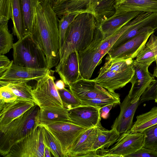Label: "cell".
<instances>
[{"label": "cell", "mask_w": 157, "mask_h": 157, "mask_svg": "<svg viewBox=\"0 0 157 157\" xmlns=\"http://www.w3.org/2000/svg\"><path fill=\"white\" fill-rule=\"evenodd\" d=\"M58 19L50 2L41 0L36 9L32 35L44 52L49 70L59 61Z\"/></svg>", "instance_id": "1"}, {"label": "cell", "mask_w": 157, "mask_h": 157, "mask_svg": "<svg viewBox=\"0 0 157 157\" xmlns=\"http://www.w3.org/2000/svg\"><path fill=\"white\" fill-rule=\"evenodd\" d=\"M97 27L94 16L88 13H79L69 26L63 43L60 48L59 61L55 70L59 68L69 55L87 48L92 42Z\"/></svg>", "instance_id": "2"}, {"label": "cell", "mask_w": 157, "mask_h": 157, "mask_svg": "<svg viewBox=\"0 0 157 157\" xmlns=\"http://www.w3.org/2000/svg\"><path fill=\"white\" fill-rule=\"evenodd\" d=\"M40 107L36 104L10 123L0 126V154L5 157L11 147L31 133L38 124Z\"/></svg>", "instance_id": "3"}, {"label": "cell", "mask_w": 157, "mask_h": 157, "mask_svg": "<svg viewBox=\"0 0 157 157\" xmlns=\"http://www.w3.org/2000/svg\"><path fill=\"white\" fill-rule=\"evenodd\" d=\"M81 105L100 108L110 104L121 103L119 94L111 92L98 84L93 79L83 78L71 83L68 86Z\"/></svg>", "instance_id": "4"}, {"label": "cell", "mask_w": 157, "mask_h": 157, "mask_svg": "<svg viewBox=\"0 0 157 157\" xmlns=\"http://www.w3.org/2000/svg\"><path fill=\"white\" fill-rule=\"evenodd\" d=\"M134 71L128 59H111L106 57L98 76L93 80L111 92L124 86L130 81Z\"/></svg>", "instance_id": "5"}, {"label": "cell", "mask_w": 157, "mask_h": 157, "mask_svg": "<svg viewBox=\"0 0 157 157\" xmlns=\"http://www.w3.org/2000/svg\"><path fill=\"white\" fill-rule=\"evenodd\" d=\"M13 49L15 64L34 69L48 68L45 53L32 35L18 40L13 44Z\"/></svg>", "instance_id": "6"}, {"label": "cell", "mask_w": 157, "mask_h": 157, "mask_svg": "<svg viewBox=\"0 0 157 157\" xmlns=\"http://www.w3.org/2000/svg\"><path fill=\"white\" fill-rule=\"evenodd\" d=\"M45 146L44 126L38 124L14 145L5 157H44Z\"/></svg>", "instance_id": "7"}, {"label": "cell", "mask_w": 157, "mask_h": 157, "mask_svg": "<svg viewBox=\"0 0 157 157\" xmlns=\"http://www.w3.org/2000/svg\"><path fill=\"white\" fill-rule=\"evenodd\" d=\"M50 70L45 76L38 80L33 94L36 104L40 107H64L58 90L56 88L53 73Z\"/></svg>", "instance_id": "8"}, {"label": "cell", "mask_w": 157, "mask_h": 157, "mask_svg": "<svg viewBox=\"0 0 157 157\" xmlns=\"http://www.w3.org/2000/svg\"><path fill=\"white\" fill-rule=\"evenodd\" d=\"M143 132H133L131 130L121 135L116 144L109 149L99 150L102 157H126L143 147Z\"/></svg>", "instance_id": "9"}, {"label": "cell", "mask_w": 157, "mask_h": 157, "mask_svg": "<svg viewBox=\"0 0 157 157\" xmlns=\"http://www.w3.org/2000/svg\"><path fill=\"white\" fill-rule=\"evenodd\" d=\"M45 125L58 140L65 157L78 137L86 128L71 122H59Z\"/></svg>", "instance_id": "10"}, {"label": "cell", "mask_w": 157, "mask_h": 157, "mask_svg": "<svg viewBox=\"0 0 157 157\" xmlns=\"http://www.w3.org/2000/svg\"><path fill=\"white\" fill-rule=\"evenodd\" d=\"M134 20L133 24L119 38L110 49L120 46L138 34L155 31L157 29V13L141 12Z\"/></svg>", "instance_id": "11"}, {"label": "cell", "mask_w": 157, "mask_h": 157, "mask_svg": "<svg viewBox=\"0 0 157 157\" xmlns=\"http://www.w3.org/2000/svg\"><path fill=\"white\" fill-rule=\"evenodd\" d=\"M154 32H147L137 35L120 46L110 49L107 56L111 59H133L136 57Z\"/></svg>", "instance_id": "12"}, {"label": "cell", "mask_w": 157, "mask_h": 157, "mask_svg": "<svg viewBox=\"0 0 157 157\" xmlns=\"http://www.w3.org/2000/svg\"><path fill=\"white\" fill-rule=\"evenodd\" d=\"M100 108L99 107L81 105L67 109L70 122L86 129L102 127Z\"/></svg>", "instance_id": "13"}, {"label": "cell", "mask_w": 157, "mask_h": 157, "mask_svg": "<svg viewBox=\"0 0 157 157\" xmlns=\"http://www.w3.org/2000/svg\"><path fill=\"white\" fill-rule=\"evenodd\" d=\"M140 97L131 99L128 94L119 104L120 112L111 127L120 135L131 130L135 112L139 105Z\"/></svg>", "instance_id": "14"}, {"label": "cell", "mask_w": 157, "mask_h": 157, "mask_svg": "<svg viewBox=\"0 0 157 157\" xmlns=\"http://www.w3.org/2000/svg\"><path fill=\"white\" fill-rule=\"evenodd\" d=\"M134 74L130 82L131 88L128 95L131 99L140 97L147 87L155 80L153 75L149 72V65L133 60Z\"/></svg>", "instance_id": "15"}, {"label": "cell", "mask_w": 157, "mask_h": 157, "mask_svg": "<svg viewBox=\"0 0 157 157\" xmlns=\"http://www.w3.org/2000/svg\"><path fill=\"white\" fill-rule=\"evenodd\" d=\"M50 70L48 68L38 69L19 66L13 62L7 70L0 76V80L26 82L33 80L37 81L46 75Z\"/></svg>", "instance_id": "16"}, {"label": "cell", "mask_w": 157, "mask_h": 157, "mask_svg": "<svg viewBox=\"0 0 157 157\" xmlns=\"http://www.w3.org/2000/svg\"><path fill=\"white\" fill-rule=\"evenodd\" d=\"M36 104L18 98L11 101L0 103V126L10 123Z\"/></svg>", "instance_id": "17"}, {"label": "cell", "mask_w": 157, "mask_h": 157, "mask_svg": "<svg viewBox=\"0 0 157 157\" xmlns=\"http://www.w3.org/2000/svg\"><path fill=\"white\" fill-rule=\"evenodd\" d=\"M99 0H62L52 9L58 18L66 14L88 13L94 15V10Z\"/></svg>", "instance_id": "18"}, {"label": "cell", "mask_w": 157, "mask_h": 157, "mask_svg": "<svg viewBox=\"0 0 157 157\" xmlns=\"http://www.w3.org/2000/svg\"><path fill=\"white\" fill-rule=\"evenodd\" d=\"M97 127L86 129L77 138L67 154V157H84L93 151L97 137Z\"/></svg>", "instance_id": "19"}, {"label": "cell", "mask_w": 157, "mask_h": 157, "mask_svg": "<svg viewBox=\"0 0 157 157\" xmlns=\"http://www.w3.org/2000/svg\"><path fill=\"white\" fill-rule=\"evenodd\" d=\"M141 12L135 11L115 14L97 26L105 39L113 35Z\"/></svg>", "instance_id": "20"}, {"label": "cell", "mask_w": 157, "mask_h": 157, "mask_svg": "<svg viewBox=\"0 0 157 157\" xmlns=\"http://www.w3.org/2000/svg\"><path fill=\"white\" fill-rule=\"evenodd\" d=\"M55 71L58 74L65 84L68 86L71 83L81 78L78 52L75 51L70 54L62 65Z\"/></svg>", "instance_id": "21"}, {"label": "cell", "mask_w": 157, "mask_h": 157, "mask_svg": "<svg viewBox=\"0 0 157 157\" xmlns=\"http://www.w3.org/2000/svg\"><path fill=\"white\" fill-rule=\"evenodd\" d=\"M115 0V14L135 11L157 13V0Z\"/></svg>", "instance_id": "22"}, {"label": "cell", "mask_w": 157, "mask_h": 157, "mask_svg": "<svg viewBox=\"0 0 157 157\" xmlns=\"http://www.w3.org/2000/svg\"><path fill=\"white\" fill-rule=\"evenodd\" d=\"M38 124L46 125L59 122H70L68 109L64 107H47L40 108L36 117Z\"/></svg>", "instance_id": "23"}, {"label": "cell", "mask_w": 157, "mask_h": 157, "mask_svg": "<svg viewBox=\"0 0 157 157\" xmlns=\"http://www.w3.org/2000/svg\"><path fill=\"white\" fill-rule=\"evenodd\" d=\"M41 0H20L23 14L25 35H32L36 9Z\"/></svg>", "instance_id": "24"}, {"label": "cell", "mask_w": 157, "mask_h": 157, "mask_svg": "<svg viewBox=\"0 0 157 157\" xmlns=\"http://www.w3.org/2000/svg\"><path fill=\"white\" fill-rule=\"evenodd\" d=\"M97 137L94 144L93 151L107 149L116 142L120 135L115 129L105 130L102 127H98Z\"/></svg>", "instance_id": "25"}, {"label": "cell", "mask_w": 157, "mask_h": 157, "mask_svg": "<svg viewBox=\"0 0 157 157\" xmlns=\"http://www.w3.org/2000/svg\"><path fill=\"white\" fill-rule=\"evenodd\" d=\"M0 86L10 90L18 98L36 103L33 94L32 87L25 82H15L0 80Z\"/></svg>", "instance_id": "26"}, {"label": "cell", "mask_w": 157, "mask_h": 157, "mask_svg": "<svg viewBox=\"0 0 157 157\" xmlns=\"http://www.w3.org/2000/svg\"><path fill=\"white\" fill-rule=\"evenodd\" d=\"M12 6V17L13 27V34L18 40L25 36L23 14L20 0H11Z\"/></svg>", "instance_id": "27"}, {"label": "cell", "mask_w": 157, "mask_h": 157, "mask_svg": "<svg viewBox=\"0 0 157 157\" xmlns=\"http://www.w3.org/2000/svg\"><path fill=\"white\" fill-rule=\"evenodd\" d=\"M157 58V36L152 33L149 40L136 57L139 62L146 63L149 66Z\"/></svg>", "instance_id": "28"}, {"label": "cell", "mask_w": 157, "mask_h": 157, "mask_svg": "<svg viewBox=\"0 0 157 157\" xmlns=\"http://www.w3.org/2000/svg\"><path fill=\"white\" fill-rule=\"evenodd\" d=\"M115 0H99L94 10V16L98 25L113 16L116 10Z\"/></svg>", "instance_id": "29"}, {"label": "cell", "mask_w": 157, "mask_h": 157, "mask_svg": "<svg viewBox=\"0 0 157 157\" xmlns=\"http://www.w3.org/2000/svg\"><path fill=\"white\" fill-rule=\"evenodd\" d=\"M136 118L131 130L133 132H142L147 128L157 124V107H153L149 111Z\"/></svg>", "instance_id": "30"}, {"label": "cell", "mask_w": 157, "mask_h": 157, "mask_svg": "<svg viewBox=\"0 0 157 157\" xmlns=\"http://www.w3.org/2000/svg\"><path fill=\"white\" fill-rule=\"evenodd\" d=\"M43 125L45 144L50 152L55 157H65L58 140L45 125Z\"/></svg>", "instance_id": "31"}, {"label": "cell", "mask_w": 157, "mask_h": 157, "mask_svg": "<svg viewBox=\"0 0 157 157\" xmlns=\"http://www.w3.org/2000/svg\"><path fill=\"white\" fill-rule=\"evenodd\" d=\"M13 44V36L9 31L8 24H0V55L8 53Z\"/></svg>", "instance_id": "32"}, {"label": "cell", "mask_w": 157, "mask_h": 157, "mask_svg": "<svg viewBox=\"0 0 157 157\" xmlns=\"http://www.w3.org/2000/svg\"><path fill=\"white\" fill-rule=\"evenodd\" d=\"M79 13L73 12L64 15L58 19L59 33V48L62 46L67 30L71 23Z\"/></svg>", "instance_id": "33"}, {"label": "cell", "mask_w": 157, "mask_h": 157, "mask_svg": "<svg viewBox=\"0 0 157 157\" xmlns=\"http://www.w3.org/2000/svg\"><path fill=\"white\" fill-rule=\"evenodd\" d=\"M143 147L157 151V124L145 129Z\"/></svg>", "instance_id": "34"}, {"label": "cell", "mask_w": 157, "mask_h": 157, "mask_svg": "<svg viewBox=\"0 0 157 157\" xmlns=\"http://www.w3.org/2000/svg\"><path fill=\"white\" fill-rule=\"evenodd\" d=\"M58 90L65 108L68 109L81 105L80 102L73 94L70 90L65 88Z\"/></svg>", "instance_id": "35"}, {"label": "cell", "mask_w": 157, "mask_h": 157, "mask_svg": "<svg viewBox=\"0 0 157 157\" xmlns=\"http://www.w3.org/2000/svg\"><path fill=\"white\" fill-rule=\"evenodd\" d=\"M11 17V0H0V24H8Z\"/></svg>", "instance_id": "36"}, {"label": "cell", "mask_w": 157, "mask_h": 157, "mask_svg": "<svg viewBox=\"0 0 157 157\" xmlns=\"http://www.w3.org/2000/svg\"><path fill=\"white\" fill-rule=\"evenodd\" d=\"M157 97V80L153 82L147 87L140 97L139 104L151 100Z\"/></svg>", "instance_id": "37"}, {"label": "cell", "mask_w": 157, "mask_h": 157, "mask_svg": "<svg viewBox=\"0 0 157 157\" xmlns=\"http://www.w3.org/2000/svg\"><path fill=\"white\" fill-rule=\"evenodd\" d=\"M0 87V103L11 101L17 98V97L8 88L4 86Z\"/></svg>", "instance_id": "38"}, {"label": "cell", "mask_w": 157, "mask_h": 157, "mask_svg": "<svg viewBox=\"0 0 157 157\" xmlns=\"http://www.w3.org/2000/svg\"><path fill=\"white\" fill-rule=\"evenodd\" d=\"M126 157H157V151L142 147Z\"/></svg>", "instance_id": "39"}, {"label": "cell", "mask_w": 157, "mask_h": 157, "mask_svg": "<svg viewBox=\"0 0 157 157\" xmlns=\"http://www.w3.org/2000/svg\"><path fill=\"white\" fill-rule=\"evenodd\" d=\"M13 61H10L8 58L4 55H0V76L10 67Z\"/></svg>", "instance_id": "40"}, {"label": "cell", "mask_w": 157, "mask_h": 157, "mask_svg": "<svg viewBox=\"0 0 157 157\" xmlns=\"http://www.w3.org/2000/svg\"><path fill=\"white\" fill-rule=\"evenodd\" d=\"M115 105L114 104H110L101 108L100 109L101 118L106 119L109 116V113L112 108Z\"/></svg>", "instance_id": "41"}, {"label": "cell", "mask_w": 157, "mask_h": 157, "mask_svg": "<svg viewBox=\"0 0 157 157\" xmlns=\"http://www.w3.org/2000/svg\"><path fill=\"white\" fill-rule=\"evenodd\" d=\"M55 84L58 90L63 89L65 88V84L62 80H57Z\"/></svg>", "instance_id": "42"}, {"label": "cell", "mask_w": 157, "mask_h": 157, "mask_svg": "<svg viewBox=\"0 0 157 157\" xmlns=\"http://www.w3.org/2000/svg\"><path fill=\"white\" fill-rule=\"evenodd\" d=\"M50 152L49 150L46 145L44 151V157H51Z\"/></svg>", "instance_id": "43"}, {"label": "cell", "mask_w": 157, "mask_h": 157, "mask_svg": "<svg viewBox=\"0 0 157 157\" xmlns=\"http://www.w3.org/2000/svg\"><path fill=\"white\" fill-rule=\"evenodd\" d=\"M155 61L156 64V66L154 69L153 75L154 77L157 78V58L156 59Z\"/></svg>", "instance_id": "44"}, {"label": "cell", "mask_w": 157, "mask_h": 157, "mask_svg": "<svg viewBox=\"0 0 157 157\" xmlns=\"http://www.w3.org/2000/svg\"><path fill=\"white\" fill-rule=\"evenodd\" d=\"M155 102L157 103V97L155 98Z\"/></svg>", "instance_id": "45"}, {"label": "cell", "mask_w": 157, "mask_h": 157, "mask_svg": "<svg viewBox=\"0 0 157 157\" xmlns=\"http://www.w3.org/2000/svg\"><path fill=\"white\" fill-rule=\"evenodd\" d=\"M45 0L49 2V0Z\"/></svg>", "instance_id": "46"}, {"label": "cell", "mask_w": 157, "mask_h": 157, "mask_svg": "<svg viewBox=\"0 0 157 157\" xmlns=\"http://www.w3.org/2000/svg\"><path fill=\"white\" fill-rule=\"evenodd\" d=\"M62 0H60V1H59V2H60V1H62Z\"/></svg>", "instance_id": "47"}, {"label": "cell", "mask_w": 157, "mask_h": 157, "mask_svg": "<svg viewBox=\"0 0 157 157\" xmlns=\"http://www.w3.org/2000/svg\"></svg>", "instance_id": "48"}]
</instances>
